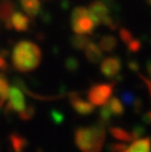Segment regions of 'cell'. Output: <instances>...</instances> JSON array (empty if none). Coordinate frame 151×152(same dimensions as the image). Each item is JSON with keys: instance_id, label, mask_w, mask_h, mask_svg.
<instances>
[{"instance_id": "obj_9", "label": "cell", "mask_w": 151, "mask_h": 152, "mask_svg": "<svg viewBox=\"0 0 151 152\" xmlns=\"http://www.w3.org/2000/svg\"><path fill=\"white\" fill-rule=\"evenodd\" d=\"M10 24H11V28H14L15 31L19 32H24L27 31L30 27V19L27 15L23 14L21 12L14 11V13L11 17Z\"/></svg>"}, {"instance_id": "obj_1", "label": "cell", "mask_w": 151, "mask_h": 152, "mask_svg": "<svg viewBox=\"0 0 151 152\" xmlns=\"http://www.w3.org/2000/svg\"><path fill=\"white\" fill-rule=\"evenodd\" d=\"M13 66L20 72H29L39 65L42 61V52L37 44L30 40L18 42L12 51L11 56Z\"/></svg>"}, {"instance_id": "obj_15", "label": "cell", "mask_w": 151, "mask_h": 152, "mask_svg": "<svg viewBox=\"0 0 151 152\" xmlns=\"http://www.w3.org/2000/svg\"><path fill=\"white\" fill-rule=\"evenodd\" d=\"M117 44H118L117 38L109 34L102 36L99 40V48L101 49V51H105V52H112L117 48Z\"/></svg>"}, {"instance_id": "obj_34", "label": "cell", "mask_w": 151, "mask_h": 152, "mask_svg": "<svg viewBox=\"0 0 151 152\" xmlns=\"http://www.w3.org/2000/svg\"><path fill=\"white\" fill-rule=\"evenodd\" d=\"M146 2H147V4L150 5V6H151V0H146Z\"/></svg>"}, {"instance_id": "obj_14", "label": "cell", "mask_w": 151, "mask_h": 152, "mask_svg": "<svg viewBox=\"0 0 151 152\" xmlns=\"http://www.w3.org/2000/svg\"><path fill=\"white\" fill-rule=\"evenodd\" d=\"M10 144L14 152H24L27 146V140L25 137L14 132L10 134Z\"/></svg>"}, {"instance_id": "obj_23", "label": "cell", "mask_w": 151, "mask_h": 152, "mask_svg": "<svg viewBox=\"0 0 151 152\" xmlns=\"http://www.w3.org/2000/svg\"><path fill=\"white\" fill-rule=\"evenodd\" d=\"M87 14H89V12H88V8H86V7H83V6H78V7H75L73 11H71V21L73 20H75V19H77V18H81V17H83V15H87Z\"/></svg>"}, {"instance_id": "obj_28", "label": "cell", "mask_w": 151, "mask_h": 152, "mask_svg": "<svg viewBox=\"0 0 151 152\" xmlns=\"http://www.w3.org/2000/svg\"><path fill=\"white\" fill-rule=\"evenodd\" d=\"M51 119L54 120V122L61 124L63 121V113L57 110V109H52L51 110Z\"/></svg>"}, {"instance_id": "obj_11", "label": "cell", "mask_w": 151, "mask_h": 152, "mask_svg": "<svg viewBox=\"0 0 151 152\" xmlns=\"http://www.w3.org/2000/svg\"><path fill=\"white\" fill-rule=\"evenodd\" d=\"M84 55L86 58L90 62V63H99L102 59V51L99 48L97 44L90 42L86 48H84Z\"/></svg>"}, {"instance_id": "obj_19", "label": "cell", "mask_w": 151, "mask_h": 152, "mask_svg": "<svg viewBox=\"0 0 151 152\" xmlns=\"http://www.w3.org/2000/svg\"><path fill=\"white\" fill-rule=\"evenodd\" d=\"M120 97H121L120 101H122V102H124L125 104H127V106H133L134 102L137 101L136 95H134L132 91H130V90H124V91H121Z\"/></svg>"}, {"instance_id": "obj_30", "label": "cell", "mask_w": 151, "mask_h": 152, "mask_svg": "<svg viewBox=\"0 0 151 152\" xmlns=\"http://www.w3.org/2000/svg\"><path fill=\"white\" fill-rule=\"evenodd\" d=\"M127 65H128L130 70H132V71H138V69H139V64H138V62L134 61V59L128 61V62H127Z\"/></svg>"}, {"instance_id": "obj_17", "label": "cell", "mask_w": 151, "mask_h": 152, "mask_svg": "<svg viewBox=\"0 0 151 152\" xmlns=\"http://www.w3.org/2000/svg\"><path fill=\"white\" fill-rule=\"evenodd\" d=\"M107 106L112 113V115H115V116H120L124 114L125 109H124V104L122 102L118 99V97H111V100H108L107 102Z\"/></svg>"}, {"instance_id": "obj_27", "label": "cell", "mask_w": 151, "mask_h": 152, "mask_svg": "<svg viewBox=\"0 0 151 152\" xmlns=\"http://www.w3.org/2000/svg\"><path fill=\"white\" fill-rule=\"evenodd\" d=\"M145 133V128L143 127V126H140V125H137V126H134L133 128H132V131H131V134H132V138H133V140H136V139H139L143 134Z\"/></svg>"}, {"instance_id": "obj_22", "label": "cell", "mask_w": 151, "mask_h": 152, "mask_svg": "<svg viewBox=\"0 0 151 152\" xmlns=\"http://www.w3.org/2000/svg\"><path fill=\"white\" fill-rule=\"evenodd\" d=\"M119 37H120V39L122 40V43H125L126 45L134 38L133 34L131 33V31L127 30V28H125V27H120V28H119Z\"/></svg>"}, {"instance_id": "obj_25", "label": "cell", "mask_w": 151, "mask_h": 152, "mask_svg": "<svg viewBox=\"0 0 151 152\" xmlns=\"http://www.w3.org/2000/svg\"><path fill=\"white\" fill-rule=\"evenodd\" d=\"M126 46H127L128 52H131V53H136V52H138V51L140 50V48H141V43H140L139 39L133 38Z\"/></svg>"}, {"instance_id": "obj_6", "label": "cell", "mask_w": 151, "mask_h": 152, "mask_svg": "<svg viewBox=\"0 0 151 152\" xmlns=\"http://www.w3.org/2000/svg\"><path fill=\"white\" fill-rule=\"evenodd\" d=\"M69 101H70L73 108L81 115H88L94 112V106L89 101L83 100L80 96V94L76 91H73L69 94Z\"/></svg>"}, {"instance_id": "obj_12", "label": "cell", "mask_w": 151, "mask_h": 152, "mask_svg": "<svg viewBox=\"0 0 151 152\" xmlns=\"http://www.w3.org/2000/svg\"><path fill=\"white\" fill-rule=\"evenodd\" d=\"M21 8L30 17H36L40 12V0H19Z\"/></svg>"}, {"instance_id": "obj_3", "label": "cell", "mask_w": 151, "mask_h": 152, "mask_svg": "<svg viewBox=\"0 0 151 152\" xmlns=\"http://www.w3.org/2000/svg\"><path fill=\"white\" fill-rule=\"evenodd\" d=\"M114 82L113 83H96L93 84L88 91H87V99L93 106H103L108 102V100L112 97L113 88H114Z\"/></svg>"}, {"instance_id": "obj_16", "label": "cell", "mask_w": 151, "mask_h": 152, "mask_svg": "<svg viewBox=\"0 0 151 152\" xmlns=\"http://www.w3.org/2000/svg\"><path fill=\"white\" fill-rule=\"evenodd\" d=\"M90 43V39L86 34H75L70 39V44L76 50H84V48Z\"/></svg>"}, {"instance_id": "obj_8", "label": "cell", "mask_w": 151, "mask_h": 152, "mask_svg": "<svg viewBox=\"0 0 151 152\" xmlns=\"http://www.w3.org/2000/svg\"><path fill=\"white\" fill-rule=\"evenodd\" d=\"M15 11V5L12 0H1L0 1V21H2L6 28L11 30V17Z\"/></svg>"}, {"instance_id": "obj_21", "label": "cell", "mask_w": 151, "mask_h": 152, "mask_svg": "<svg viewBox=\"0 0 151 152\" xmlns=\"http://www.w3.org/2000/svg\"><path fill=\"white\" fill-rule=\"evenodd\" d=\"M64 65H65V68H67L68 71L75 72V71L78 70V68H80V62H78V59H76L75 57H68V58L65 59V62H64Z\"/></svg>"}, {"instance_id": "obj_4", "label": "cell", "mask_w": 151, "mask_h": 152, "mask_svg": "<svg viewBox=\"0 0 151 152\" xmlns=\"http://www.w3.org/2000/svg\"><path fill=\"white\" fill-rule=\"evenodd\" d=\"M25 108H26V102H25V96L21 93V90L15 86L10 87L8 97L5 103V113H10V112L20 113Z\"/></svg>"}, {"instance_id": "obj_32", "label": "cell", "mask_w": 151, "mask_h": 152, "mask_svg": "<svg viewBox=\"0 0 151 152\" xmlns=\"http://www.w3.org/2000/svg\"><path fill=\"white\" fill-rule=\"evenodd\" d=\"M143 122H144V124H149V125H151V110L146 112V113L143 115Z\"/></svg>"}, {"instance_id": "obj_26", "label": "cell", "mask_w": 151, "mask_h": 152, "mask_svg": "<svg viewBox=\"0 0 151 152\" xmlns=\"http://www.w3.org/2000/svg\"><path fill=\"white\" fill-rule=\"evenodd\" d=\"M127 145L124 142H112L108 145V150L111 152H125Z\"/></svg>"}, {"instance_id": "obj_13", "label": "cell", "mask_w": 151, "mask_h": 152, "mask_svg": "<svg viewBox=\"0 0 151 152\" xmlns=\"http://www.w3.org/2000/svg\"><path fill=\"white\" fill-rule=\"evenodd\" d=\"M109 133L113 138H115L117 140L119 141H124V142H130V141H133V138H132V134H131V131H127L122 127H119V126H111L109 127Z\"/></svg>"}, {"instance_id": "obj_20", "label": "cell", "mask_w": 151, "mask_h": 152, "mask_svg": "<svg viewBox=\"0 0 151 152\" xmlns=\"http://www.w3.org/2000/svg\"><path fill=\"white\" fill-rule=\"evenodd\" d=\"M8 89H10V86H8L7 80L4 77L2 74H0V99L7 100V97H8Z\"/></svg>"}, {"instance_id": "obj_29", "label": "cell", "mask_w": 151, "mask_h": 152, "mask_svg": "<svg viewBox=\"0 0 151 152\" xmlns=\"http://www.w3.org/2000/svg\"><path fill=\"white\" fill-rule=\"evenodd\" d=\"M139 78L143 81V83L145 84V87H146V89H147V94H149V96H150V101H151V78H147L146 76H144V75H141V74H139Z\"/></svg>"}, {"instance_id": "obj_18", "label": "cell", "mask_w": 151, "mask_h": 152, "mask_svg": "<svg viewBox=\"0 0 151 152\" xmlns=\"http://www.w3.org/2000/svg\"><path fill=\"white\" fill-rule=\"evenodd\" d=\"M111 119H112V113H111V110L106 103V104L101 106V109L99 112V120H100V124L105 126V125L111 122Z\"/></svg>"}, {"instance_id": "obj_10", "label": "cell", "mask_w": 151, "mask_h": 152, "mask_svg": "<svg viewBox=\"0 0 151 152\" xmlns=\"http://www.w3.org/2000/svg\"><path fill=\"white\" fill-rule=\"evenodd\" d=\"M151 150V138H139L133 140V142L126 147L125 152H150Z\"/></svg>"}, {"instance_id": "obj_24", "label": "cell", "mask_w": 151, "mask_h": 152, "mask_svg": "<svg viewBox=\"0 0 151 152\" xmlns=\"http://www.w3.org/2000/svg\"><path fill=\"white\" fill-rule=\"evenodd\" d=\"M18 115H19V118H20L21 120H30V119H32L33 115H34V108H33L32 106H26V108H25L23 112L18 113Z\"/></svg>"}, {"instance_id": "obj_33", "label": "cell", "mask_w": 151, "mask_h": 152, "mask_svg": "<svg viewBox=\"0 0 151 152\" xmlns=\"http://www.w3.org/2000/svg\"><path fill=\"white\" fill-rule=\"evenodd\" d=\"M146 70H147V74L151 76V62H147V64H146Z\"/></svg>"}, {"instance_id": "obj_2", "label": "cell", "mask_w": 151, "mask_h": 152, "mask_svg": "<svg viewBox=\"0 0 151 152\" xmlns=\"http://www.w3.org/2000/svg\"><path fill=\"white\" fill-rule=\"evenodd\" d=\"M74 139L81 152H101L106 139V131L100 122L82 126L75 131Z\"/></svg>"}, {"instance_id": "obj_7", "label": "cell", "mask_w": 151, "mask_h": 152, "mask_svg": "<svg viewBox=\"0 0 151 152\" xmlns=\"http://www.w3.org/2000/svg\"><path fill=\"white\" fill-rule=\"evenodd\" d=\"M71 27L76 34H90L95 27V24L89 17V14H87V15H83L81 18L73 20Z\"/></svg>"}, {"instance_id": "obj_5", "label": "cell", "mask_w": 151, "mask_h": 152, "mask_svg": "<svg viewBox=\"0 0 151 152\" xmlns=\"http://www.w3.org/2000/svg\"><path fill=\"white\" fill-rule=\"evenodd\" d=\"M120 69H121V61L117 56H111L105 58L100 65L101 74L107 78H114L119 74Z\"/></svg>"}, {"instance_id": "obj_31", "label": "cell", "mask_w": 151, "mask_h": 152, "mask_svg": "<svg viewBox=\"0 0 151 152\" xmlns=\"http://www.w3.org/2000/svg\"><path fill=\"white\" fill-rule=\"evenodd\" d=\"M7 62H6V59H5V57H4V55L2 53H0V70L1 71H5V70H7Z\"/></svg>"}]
</instances>
